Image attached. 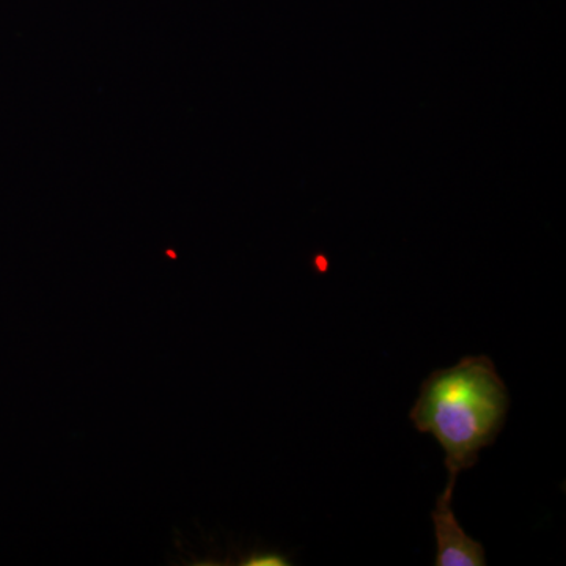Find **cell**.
<instances>
[{
	"label": "cell",
	"mask_w": 566,
	"mask_h": 566,
	"mask_svg": "<svg viewBox=\"0 0 566 566\" xmlns=\"http://www.w3.org/2000/svg\"><path fill=\"white\" fill-rule=\"evenodd\" d=\"M455 485L447 483L444 491L436 499L431 520H433L436 546V566H486L485 547L469 536L458 523L452 509Z\"/></svg>",
	"instance_id": "2"
},
{
	"label": "cell",
	"mask_w": 566,
	"mask_h": 566,
	"mask_svg": "<svg viewBox=\"0 0 566 566\" xmlns=\"http://www.w3.org/2000/svg\"><path fill=\"white\" fill-rule=\"evenodd\" d=\"M510 394L488 356H468L453 367L434 370L420 386L409 419L431 434L446 453L450 485L479 463L506 422Z\"/></svg>",
	"instance_id": "1"
},
{
	"label": "cell",
	"mask_w": 566,
	"mask_h": 566,
	"mask_svg": "<svg viewBox=\"0 0 566 566\" xmlns=\"http://www.w3.org/2000/svg\"><path fill=\"white\" fill-rule=\"evenodd\" d=\"M245 565H289L285 558L274 556V554H266V556H253L245 562Z\"/></svg>",
	"instance_id": "3"
}]
</instances>
